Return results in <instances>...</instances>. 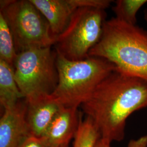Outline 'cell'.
<instances>
[{"mask_svg":"<svg viewBox=\"0 0 147 147\" xmlns=\"http://www.w3.org/2000/svg\"><path fill=\"white\" fill-rule=\"evenodd\" d=\"M81 107L97 127L101 138L119 142L127 118L147 107V81L116 70L105 78Z\"/></svg>","mask_w":147,"mask_h":147,"instance_id":"obj_1","label":"cell"},{"mask_svg":"<svg viewBox=\"0 0 147 147\" xmlns=\"http://www.w3.org/2000/svg\"><path fill=\"white\" fill-rule=\"evenodd\" d=\"M89 56L105 59L119 71L147 81V31L116 18L106 20Z\"/></svg>","mask_w":147,"mask_h":147,"instance_id":"obj_2","label":"cell"},{"mask_svg":"<svg viewBox=\"0 0 147 147\" xmlns=\"http://www.w3.org/2000/svg\"><path fill=\"white\" fill-rule=\"evenodd\" d=\"M56 51V50H55ZM57 86L51 95L65 107H79L93 94L116 66L103 58L90 57L71 61L56 52Z\"/></svg>","mask_w":147,"mask_h":147,"instance_id":"obj_3","label":"cell"},{"mask_svg":"<svg viewBox=\"0 0 147 147\" xmlns=\"http://www.w3.org/2000/svg\"><path fill=\"white\" fill-rule=\"evenodd\" d=\"M14 71L16 82L26 100L51 94L58 82L56 51L51 47L22 51L17 53Z\"/></svg>","mask_w":147,"mask_h":147,"instance_id":"obj_4","label":"cell"},{"mask_svg":"<svg viewBox=\"0 0 147 147\" xmlns=\"http://www.w3.org/2000/svg\"><path fill=\"white\" fill-rule=\"evenodd\" d=\"M0 13L9 27L17 53L54 45L48 22L30 0H1Z\"/></svg>","mask_w":147,"mask_h":147,"instance_id":"obj_5","label":"cell"},{"mask_svg":"<svg viewBox=\"0 0 147 147\" xmlns=\"http://www.w3.org/2000/svg\"><path fill=\"white\" fill-rule=\"evenodd\" d=\"M106 17L104 9L88 7L78 8L56 38V51L71 61L88 58L90 50L100 40Z\"/></svg>","mask_w":147,"mask_h":147,"instance_id":"obj_6","label":"cell"},{"mask_svg":"<svg viewBox=\"0 0 147 147\" xmlns=\"http://www.w3.org/2000/svg\"><path fill=\"white\" fill-rule=\"evenodd\" d=\"M27 101L4 109L0 119V147H19L31 135L27 121Z\"/></svg>","mask_w":147,"mask_h":147,"instance_id":"obj_7","label":"cell"},{"mask_svg":"<svg viewBox=\"0 0 147 147\" xmlns=\"http://www.w3.org/2000/svg\"><path fill=\"white\" fill-rule=\"evenodd\" d=\"M26 101L27 121L31 135L43 136L63 106L51 94Z\"/></svg>","mask_w":147,"mask_h":147,"instance_id":"obj_8","label":"cell"},{"mask_svg":"<svg viewBox=\"0 0 147 147\" xmlns=\"http://www.w3.org/2000/svg\"><path fill=\"white\" fill-rule=\"evenodd\" d=\"M81 118L78 107L63 106L42 136L49 147L69 146L75 136Z\"/></svg>","mask_w":147,"mask_h":147,"instance_id":"obj_9","label":"cell"},{"mask_svg":"<svg viewBox=\"0 0 147 147\" xmlns=\"http://www.w3.org/2000/svg\"><path fill=\"white\" fill-rule=\"evenodd\" d=\"M47 20L56 39L67 26L74 13L82 7L81 0H30Z\"/></svg>","mask_w":147,"mask_h":147,"instance_id":"obj_10","label":"cell"},{"mask_svg":"<svg viewBox=\"0 0 147 147\" xmlns=\"http://www.w3.org/2000/svg\"><path fill=\"white\" fill-rule=\"evenodd\" d=\"M16 82L14 68L0 59V103L3 109L16 105L24 99Z\"/></svg>","mask_w":147,"mask_h":147,"instance_id":"obj_11","label":"cell"},{"mask_svg":"<svg viewBox=\"0 0 147 147\" xmlns=\"http://www.w3.org/2000/svg\"><path fill=\"white\" fill-rule=\"evenodd\" d=\"M100 138V133L94 123L86 116L84 119H81L73 147H95Z\"/></svg>","mask_w":147,"mask_h":147,"instance_id":"obj_12","label":"cell"},{"mask_svg":"<svg viewBox=\"0 0 147 147\" xmlns=\"http://www.w3.org/2000/svg\"><path fill=\"white\" fill-rule=\"evenodd\" d=\"M17 56L14 38L5 18L0 13V59L14 68Z\"/></svg>","mask_w":147,"mask_h":147,"instance_id":"obj_13","label":"cell"},{"mask_svg":"<svg viewBox=\"0 0 147 147\" xmlns=\"http://www.w3.org/2000/svg\"><path fill=\"white\" fill-rule=\"evenodd\" d=\"M112 8L117 19L127 24L135 25L137 14L143 5L147 3L146 0H117Z\"/></svg>","mask_w":147,"mask_h":147,"instance_id":"obj_14","label":"cell"},{"mask_svg":"<svg viewBox=\"0 0 147 147\" xmlns=\"http://www.w3.org/2000/svg\"><path fill=\"white\" fill-rule=\"evenodd\" d=\"M19 147H49L43 137L30 135L24 140Z\"/></svg>","mask_w":147,"mask_h":147,"instance_id":"obj_15","label":"cell"},{"mask_svg":"<svg viewBox=\"0 0 147 147\" xmlns=\"http://www.w3.org/2000/svg\"><path fill=\"white\" fill-rule=\"evenodd\" d=\"M127 147H147V135L132 140L128 143Z\"/></svg>","mask_w":147,"mask_h":147,"instance_id":"obj_16","label":"cell"},{"mask_svg":"<svg viewBox=\"0 0 147 147\" xmlns=\"http://www.w3.org/2000/svg\"><path fill=\"white\" fill-rule=\"evenodd\" d=\"M111 143L108 141H106L102 138H101L96 142V144L95 147H111Z\"/></svg>","mask_w":147,"mask_h":147,"instance_id":"obj_17","label":"cell"},{"mask_svg":"<svg viewBox=\"0 0 147 147\" xmlns=\"http://www.w3.org/2000/svg\"><path fill=\"white\" fill-rule=\"evenodd\" d=\"M144 20L147 24V9L144 11Z\"/></svg>","mask_w":147,"mask_h":147,"instance_id":"obj_18","label":"cell"},{"mask_svg":"<svg viewBox=\"0 0 147 147\" xmlns=\"http://www.w3.org/2000/svg\"><path fill=\"white\" fill-rule=\"evenodd\" d=\"M69 147V146H59V147Z\"/></svg>","mask_w":147,"mask_h":147,"instance_id":"obj_19","label":"cell"}]
</instances>
